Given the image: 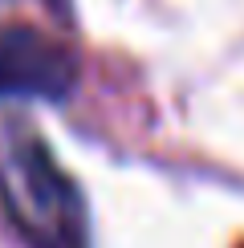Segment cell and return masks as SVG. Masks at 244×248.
Wrapping results in <instances>:
<instances>
[{
	"label": "cell",
	"mask_w": 244,
	"mask_h": 248,
	"mask_svg": "<svg viewBox=\"0 0 244 248\" xmlns=\"http://www.w3.org/2000/svg\"><path fill=\"white\" fill-rule=\"evenodd\" d=\"M0 200L33 248H90L81 191L45 142L20 134L0 151Z\"/></svg>",
	"instance_id": "cell-1"
},
{
	"label": "cell",
	"mask_w": 244,
	"mask_h": 248,
	"mask_svg": "<svg viewBox=\"0 0 244 248\" xmlns=\"http://www.w3.org/2000/svg\"><path fill=\"white\" fill-rule=\"evenodd\" d=\"M77 81V61L33 25L0 29V102H61Z\"/></svg>",
	"instance_id": "cell-2"
}]
</instances>
